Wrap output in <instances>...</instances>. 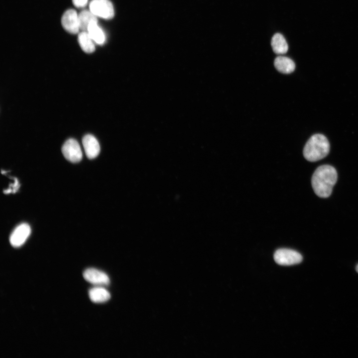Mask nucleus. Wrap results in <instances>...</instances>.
Masks as SVG:
<instances>
[{"label": "nucleus", "instance_id": "20e7f679", "mask_svg": "<svg viewBox=\"0 0 358 358\" xmlns=\"http://www.w3.org/2000/svg\"><path fill=\"white\" fill-rule=\"evenodd\" d=\"M89 7L96 17L108 19L114 16L113 6L109 0H92Z\"/></svg>", "mask_w": 358, "mask_h": 358}, {"label": "nucleus", "instance_id": "ddd939ff", "mask_svg": "<svg viewBox=\"0 0 358 358\" xmlns=\"http://www.w3.org/2000/svg\"><path fill=\"white\" fill-rule=\"evenodd\" d=\"M78 42L85 52L91 53L95 50V42L87 31H81L79 33Z\"/></svg>", "mask_w": 358, "mask_h": 358}, {"label": "nucleus", "instance_id": "423d86ee", "mask_svg": "<svg viewBox=\"0 0 358 358\" xmlns=\"http://www.w3.org/2000/svg\"><path fill=\"white\" fill-rule=\"evenodd\" d=\"M61 23L65 30L71 34L78 33L80 30L79 14L74 9H70L64 12Z\"/></svg>", "mask_w": 358, "mask_h": 358}, {"label": "nucleus", "instance_id": "2eb2a0df", "mask_svg": "<svg viewBox=\"0 0 358 358\" xmlns=\"http://www.w3.org/2000/svg\"><path fill=\"white\" fill-rule=\"evenodd\" d=\"M87 32L95 43L99 45L104 43L105 40V35L98 25L97 22L91 23L88 27Z\"/></svg>", "mask_w": 358, "mask_h": 358}, {"label": "nucleus", "instance_id": "6e6552de", "mask_svg": "<svg viewBox=\"0 0 358 358\" xmlns=\"http://www.w3.org/2000/svg\"><path fill=\"white\" fill-rule=\"evenodd\" d=\"M85 280L96 285H107L110 283L109 278L104 272L94 268H89L83 272Z\"/></svg>", "mask_w": 358, "mask_h": 358}, {"label": "nucleus", "instance_id": "1a4fd4ad", "mask_svg": "<svg viewBox=\"0 0 358 358\" xmlns=\"http://www.w3.org/2000/svg\"><path fill=\"white\" fill-rule=\"evenodd\" d=\"M82 143L88 158L92 159L98 156L100 152V146L94 136L91 134L86 135L83 138Z\"/></svg>", "mask_w": 358, "mask_h": 358}, {"label": "nucleus", "instance_id": "f3484780", "mask_svg": "<svg viewBox=\"0 0 358 358\" xmlns=\"http://www.w3.org/2000/svg\"><path fill=\"white\" fill-rule=\"evenodd\" d=\"M356 270H357V271L358 272V265H357V266L356 267Z\"/></svg>", "mask_w": 358, "mask_h": 358}, {"label": "nucleus", "instance_id": "0eeeda50", "mask_svg": "<svg viewBox=\"0 0 358 358\" xmlns=\"http://www.w3.org/2000/svg\"><path fill=\"white\" fill-rule=\"evenodd\" d=\"M31 232L29 225L26 223H22L17 226L11 234L9 237L10 244L14 247H19L22 245Z\"/></svg>", "mask_w": 358, "mask_h": 358}, {"label": "nucleus", "instance_id": "7ed1b4c3", "mask_svg": "<svg viewBox=\"0 0 358 358\" xmlns=\"http://www.w3.org/2000/svg\"><path fill=\"white\" fill-rule=\"evenodd\" d=\"M273 257L277 264L282 266L298 264L302 260V257L300 253L293 250L284 248L276 250Z\"/></svg>", "mask_w": 358, "mask_h": 358}, {"label": "nucleus", "instance_id": "9d476101", "mask_svg": "<svg viewBox=\"0 0 358 358\" xmlns=\"http://www.w3.org/2000/svg\"><path fill=\"white\" fill-rule=\"evenodd\" d=\"M276 70L283 74H290L295 68L294 62L290 58L284 56H278L274 61Z\"/></svg>", "mask_w": 358, "mask_h": 358}, {"label": "nucleus", "instance_id": "39448f33", "mask_svg": "<svg viewBox=\"0 0 358 358\" xmlns=\"http://www.w3.org/2000/svg\"><path fill=\"white\" fill-rule=\"evenodd\" d=\"M65 158L72 163L80 162L82 159V152L79 143L74 139L67 140L62 148Z\"/></svg>", "mask_w": 358, "mask_h": 358}, {"label": "nucleus", "instance_id": "9b49d317", "mask_svg": "<svg viewBox=\"0 0 358 358\" xmlns=\"http://www.w3.org/2000/svg\"><path fill=\"white\" fill-rule=\"evenodd\" d=\"M89 297L94 303H103L110 298V293L101 286H96L90 289Z\"/></svg>", "mask_w": 358, "mask_h": 358}, {"label": "nucleus", "instance_id": "f03ea898", "mask_svg": "<svg viewBox=\"0 0 358 358\" xmlns=\"http://www.w3.org/2000/svg\"><path fill=\"white\" fill-rule=\"evenodd\" d=\"M329 151L330 144L327 138L322 134H316L307 141L303 153L307 160L316 162L326 157Z\"/></svg>", "mask_w": 358, "mask_h": 358}, {"label": "nucleus", "instance_id": "dca6fc26", "mask_svg": "<svg viewBox=\"0 0 358 358\" xmlns=\"http://www.w3.org/2000/svg\"><path fill=\"white\" fill-rule=\"evenodd\" d=\"M74 5L78 8L85 7L88 1V0H72Z\"/></svg>", "mask_w": 358, "mask_h": 358}, {"label": "nucleus", "instance_id": "4468645a", "mask_svg": "<svg viewBox=\"0 0 358 358\" xmlns=\"http://www.w3.org/2000/svg\"><path fill=\"white\" fill-rule=\"evenodd\" d=\"M79 19L81 31H87L91 23L97 22V17L90 10H82L79 14Z\"/></svg>", "mask_w": 358, "mask_h": 358}, {"label": "nucleus", "instance_id": "f257e3e1", "mask_svg": "<svg viewBox=\"0 0 358 358\" xmlns=\"http://www.w3.org/2000/svg\"><path fill=\"white\" fill-rule=\"evenodd\" d=\"M337 180L336 169L328 165L321 166L313 174L311 183L316 194L322 198L329 197Z\"/></svg>", "mask_w": 358, "mask_h": 358}, {"label": "nucleus", "instance_id": "f8f14e48", "mask_svg": "<svg viewBox=\"0 0 358 358\" xmlns=\"http://www.w3.org/2000/svg\"><path fill=\"white\" fill-rule=\"evenodd\" d=\"M271 45L273 51L277 54H283L288 51V46L285 39L280 33H276L273 36Z\"/></svg>", "mask_w": 358, "mask_h": 358}]
</instances>
